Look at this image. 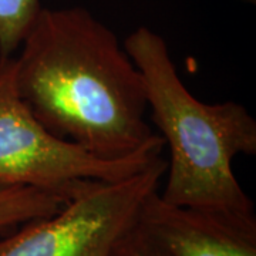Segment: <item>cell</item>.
<instances>
[{
    "mask_svg": "<svg viewBox=\"0 0 256 256\" xmlns=\"http://www.w3.org/2000/svg\"><path fill=\"white\" fill-rule=\"evenodd\" d=\"M44 6L42 0H0V57H13Z\"/></svg>",
    "mask_w": 256,
    "mask_h": 256,
    "instance_id": "52a82bcc",
    "label": "cell"
},
{
    "mask_svg": "<svg viewBox=\"0 0 256 256\" xmlns=\"http://www.w3.org/2000/svg\"><path fill=\"white\" fill-rule=\"evenodd\" d=\"M160 156L108 161L53 136L18 92L16 56L0 57V188L30 186L68 201L87 182L126 178Z\"/></svg>",
    "mask_w": 256,
    "mask_h": 256,
    "instance_id": "277c9868",
    "label": "cell"
},
{
    "mask_svg": "<svg viewBox=\"0 0 256 256\" xmlns=\"http://www.w3.org/2000/svg\"><path fill=\"white\" fill-rule=\"evenodd\" d=\"M239 2H245V3H255L256 0H239Z\"/></svg>",
    "mask_w": 256,
    "mask_h": 256,
    "instance_id": "9c48e42d",
    "label": "cell"
},
{
    "mask_svg": "<svg viewBox=\"0 0 256 256\" xmlns=\"http://www.w3.org/2000/svg\"><path fill=\"white\" fill-rule=\"evenodd\" d=\"M22 98L47 131L92 156L161 154L141 72L117 34L82 6L43 8L16 57Z\"/></svg>",
    "mask_w": 256,
    "mask_h": 256,
    "instance_id": "6da1fadb",
    "label": "cell"
},
{
    "mask_svg": "<svg viewBox=\"0 0 256 256\" xmlns=\"http://www.w3.org/2000/svg\"><path fill=\"white\" fill-rule=\"evenodd\" d=\"M114 256H161L151 239L136 224L120 239L114 249Z\"/></svg>",
    "mask_w": 256,
    "mask_h": 256,
    "instance_id": "ba28073f",
    "label": "cell"
},
{
    "mask_svg": "<svg viewBox=\"0 0 256 256\" xmlns=\"http://www.w3.org/2000/svg\"><path fill=\"white\" fill-rule=\"evenodd\" d=\"M165 172L160 156L126 178L87 182L57 212L0 239V256H114Z\"/></svg>",
    "mask_w": 256,
    "mask_h": 256,
    "instance_id": "3957f363",
    "label": "cell"
},
{
    "mask_svg": "<svg viewBox=\"0 0 256 256\" xmlns=\"http://www.w3.org/2000/svg\"><path fill=\"white\" fill-rule=\"evenodd\" d=\"M122 46L141 72L151 118L170 148L168 204L255 220L254 202L232 170L238 156L256 154V121L236 101L206 104L181 80L164 37L137 28Z\"/></svg>",
    "mask_w": 256,
    "mask_h": 256,
    "instance_id": "7a4b0ae2",
    "label": "cell"
},
{
    "mask_svg": "<svg viewBox=\"0 0 256 256\" xmlns=\"http://www.w3.org/2000/svg\"><path fill=\"white\" fill-rule=\"evenodd\" d=\"M137 225L161 256H256V220L176 206L158 191L144 201Z\"/></svg>",
    "mask_w": 256,
    "mask_h": 256,
    "instance_id": "5b68a950",
    "label": "cell"
},
{
    "mask_svg": "<svg viewBox=\"0 0 256 256\" xmlns=\"http://www.w3.org/2000/svg\"><path fill=\"white\" fill-rule=\"evenodd\" d=\"M66 202L57 194L30 186L0 188V235L28 220L54 214Z\"/></svg>",
    "mask_w": 256,
    "mask_h": 256,
    "instance_id": "8992f818",
    "label": "cell"
}]
</instances>
